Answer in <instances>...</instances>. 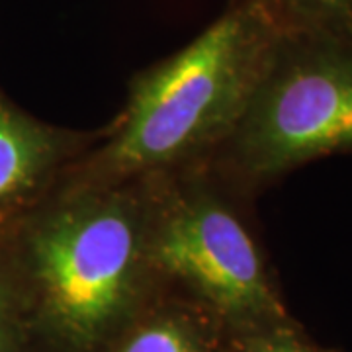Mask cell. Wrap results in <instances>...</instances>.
<instances>
[{"label": "cell", "instance_id": "6da1fadb", "mask_svg": "<svg viewBox=\"0 0 352 352\" xmlns=\"http://www.w3.org/2000/svg\"><path fill=\"white\" fill-rule=\"evenodd\" d=\"M278 34L254 0H235L186 47L135 76L98 157L100 175L108 182L147 175L227 141Z\"/></svg>", "mask_w": 352, "mask_h": 352}, {"label": "cell", "instance_id": "7a4b0ae2", "mask_svg": "<svg viewBox=\"0 0 352 352\" xmlns=\"http://www.w3.org/2000/svg\"><path fill=\"white\" fill-rule=\"evenodd\" d=\"M149 217L151 200L108 182L65 196L32 226L25 264L67 342L96 344L133 303L151 270Z\"/></svg>", "mask_w": 352, "mask_h": 352}, {"label": "cell", "instance_id": "3957f363", "mask_svg": "<svg viewBox=\"0 0 352 352\" xmlns=\"http://www.w3.org/2000/svg\"><path fill=\"white\" fill-rule=\"evenodd\" d=\"M227 149L251 184L329 155H352V43L280 30Z\"/></svg>", "mask_w": 352, "mask_h": 352}, {"label": "cell", "instance_id": "277c9868", "mask_svg": "<svg viewBox=\"0 0 352 352\" xmlns=\"http://www.w3.org/2000/svg\"><path fill=\"white\" fill-rule=\"evenodd\" d=\"M147 254L151 270L182 282L229 319L258 331L288 323L251 231L210 192L151 201Z\"/></svg>", "mask_w": 352, "mask_h": 352}, {"label": "cell", "instance_id": "5b68a950", "mask_svg": "<svg viewBox=\"0 0 352 352\" xmlns=\"http://www.w3.org/2000/svg\"><path fill=\"white\" fill-rule=\"evenodd\" d=\"M69 139L0 98V215L34 196L67 155Z\"/></svg>", "mask_w": 352, "mask_h": 352}, {"label": "cell", "instance_id": "8992f818", "mask_svg": "<svg viewBox=\"0 0 352 352\" xmlns=\"http://www.w3.org/2000/svg\"><path fill=\"white\" fill-rule=\"evenodd\" d=\"M282 32L352 43V0H254Z\"/></svg>", "mask_w": 352, "mask_h": 352}, {"label": "cell", "instance_id": "52a82bcc", "mask_svg": "<svg viewBox=\"0 0 352 352\" xmlns=\"http://www.w3.org/2000/svg\"><path fill=\"white\" fill-rule=\"evenodd\" d=\"M120 352H201V344L186 323L166 317L139 327Z\"/></svg>", "mask_w": 352, "mask_h": 352}, {"label": "cell", "instance_id": "ba28073f", "mask_svg": "<svg viewBox=\"0 0 352 352\" xmlns=\"http://www.w3.org/2000/svg\"><path fill=\"white\" fill-rule=\"evenodd\" d=\"M243 352H321L311 346L309 342L296 335L288 323L276 327L256 331L251 339L247 340V346Z\"/></svg>", "mask_w": 352, "mask_h": 352}, {"label": "cell", "instance_id": "9c48e42d", "mask_svg": "<svg viewBox=\"0 0 352 352\" xmlns=\"http://www.w3.org/2000/svg\"><path fill=\"white\" fill-rule=\"evenodd\" d=\"M0 352H16V329L2 298H0Z\"/></svg>", "mask_w": 352, "mask_h": 352}]
</instances>
